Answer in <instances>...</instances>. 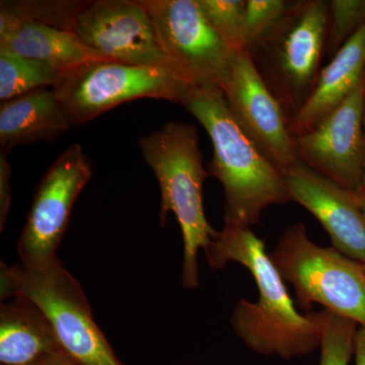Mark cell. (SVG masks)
Here are the masks:
<instances>
[{"mask_svg": "<svg viewBox=\"0 0 365 365\" xmlns=\"http://www.w3.org/2000/svg\"><path fill=\"white\" fill-rule=\"evenodd\" d=\"M205 254L213 269L237 262L253 276L258 300H240L230 318L232 330L249 349L283 359H297L318 349L322 311L307 314L297 312L265 245L251 227H223L211 240Z\"/></svg>", "mask_w": 365, "mask_h": 365, "instance_id": "obj_1", "label": "cell"}, {"mask_svg": "<svg viewBox=\"0 0 365 365\" xmlns=\"http://www.w3.org/2000/svg\"><path fill=\"white\" fill-rule=\"evenodd\" d=\"M180 105L210 137L208 172L223 188V227L252 228L265 209L292 202L280 170L242 128L220 88L191 86Z\"/></svg>", "mask_w": 365, "mask_h": 365, "instance_id": "obj_2", "label": "cell"}, {"mask_svg": "<svg viewBox=\"0 0 365 365\" xmlns=\"http://www.w3.org/2000/svg\"><path fill=\"white\" fill-rule=\"evenodd\" d=\"M145 162L162 194L160 223L174 213L182 237V284L199 287L198 253L205 251L217 230L209 225L203 205V185L210 174L203 165L195 125L169 122L139 140Z\"/></svg>", "mask_w": 365, "mask_h": 365, "instance_id": "obj_3", "label": "cell"}, {"mask_svg": "<svg viewBox=\"0 0 365 365\" xmlns=\"http://www.w3.org/2000/svg\"><path fill=\"white\" fill-rule=\"evenodd\" d=\"M329 21V1H290L282 19L247 50L289 127L316 88Z\"/></svg>", "mask_w": 365, "mask_h": 365, "instance_id": "obj_4", "label": "cell"}, {"mask_svg": "<svg viewBox=\"0 0 365 365\" xmlns=\"http://www.w3.org/2000/svg\"><path fill=\"white\" fill-rule=\"evenodd\" d=\"M1 299L25 297L51 324L62 351L78 365H125L98 328L83 287L57 259L29 268L0 265Z\"/></svg>", "mask_w": 365, "mask_h": 365, "instance_id": "obj_5", "label": "cell"}, {"mask_svg": "<svg viewBox=\"0 0 365 365\" xmlns=\"http://www.w3.org/2000/svg\"><path fill=\"white\" fill-rule=\"evenodd\" d=\"M270 257L283 280L294 287L302 309L319 304L365 327L364 265L334 247L314 244L304 222L283 232Z\"/></svg>", "mask_w": 365, "mask_h": 365, "instance_id": "obj_6", "label": "cell"}, {"mask_svg": "<svg viewBox=\"0 0 365 365\" xmlns=\"http://www.w3.org/2000/svg\"><path fill=\"white\" fill-rule=\"evenodd\" d=\"M191 86L177 72L165 67L103 59L62 72L52 88L74 126L139 98H158L180 105Z\"/></svg>", "mask_w": 365, "mask_h": 365, "instance_id": "obj_7", "label": "cell"}, {"mask_svg": "<svg viewBox=\"0 0 365 365\" xmlns=\"http://www.w3.org/2000/svg\"><path fill=\"white\" fill-rule=\"evenodd\" d=\"M160 49L190 86L220 88L232 51L206 20L197 0H141Z\"/></svg>", "mask_w": 365, "mask_h": 365, "instance_id": "obj_8", "label": "cell"}, {"mask_svg": "<svg viewBox=\"0 0 365 365\" xmlns=\"http://www.w3.org/2000/svg\"><path fill=\"white\" fill-rule=\"evenodd\" d=\"M93 176V165L81 144L69 146L41 180L18 242L21 265L40 268L57 260L72 208Z\"/></svg>", "mask_w": 365, "mask_h": 365, "instance_id": "obj_9", "label": "cell"}, {"mask_svg": "<svg viewBox=\"0 0 365 365\" xmlns=\"http://www.w3.org/2000/svg\"><path fill=\"white\" fill-rule=\"evenodd\" d=\"M69 30L106 59L174 71L141 0L83 1Z\"/></svg>", "mask_w": 365, "mask_h": 365, "instance_id": "obj_10", "label": "cell"}, {"mask_svg": "<svg viewBox=\"0 0 365 365\" xmlns=\"http://www.w3.org/2000/svg\"><path fill=\"white\" fill-rule=\"evenodd\" d=\"M365 76L342 104L311 130L294 136L300 163L359 194L365 177Z\"/></svg>", "mask_w": 365, "mask_h": 365, "instance_id": "obj_11", "label": "cell"}, {"mask_svg": "<svg viewBox=\"0 0 365 365\" xmlns=\"http://www.w3.org/2000/svg\"><path fill=\"white\" fill-rule=\"evenodd\" d=\"M220 88L242 128L280 172L299 162L287 115L247 50L235 53Z\"/></svg>", "mask_w": 365, "mask_h": 365, "instance_id": "obj_12", "label": "cell"}, {"mask_svg": "<svg viewBox=\"0 0 365 365\" xmlns=\"http://www.w3.org/2000/svg\"><path fill=\"white\" fill-rule=\"evenodd\" d=\"M281 175L292 201L319 220L334 248L365 266V220L356 194L299 160Z\"/></svg>", "mask_w": 365, "mask_h": 365, "instance_id": "obj_13", "label": "cell"}, {"mask_svg": "<svg viewBox=\"0 0 365 365\" xmlns=\"http://www.w3.org/2000/svg\"><path fill=\"white\" fill-rule=\"evenodd\" d=\"M0 50L37 60L59 72L106 59L71 31L30 20L0 4Z\"/></svg>", "mask_w": 365, "mask_h": 365, "instance_id": "obj_14", "label": "cell"}, {"mask_svg": "<svg viewBox=\"0 0 365 365\" xmlns=\"http://www.w3.org/2000/svg\"><path fill=\"white\" fill-rule=\"evenodd\" d=\"M365 76V25L353 35L319 72L316 88L292 123L297 136L311 130L342 104Z\"/></svg>", "mask_w": 365, "mask_h": 365, "instance_id": "obj_15", "label": "cell"}, {"mask_svg": "<svg viewBox=\"0 0 365 365\" xmlns=\"http://www.w3.org/2000/svg\"><path fill=\"white\" fill-rule=\"evenodd\" d=\"M73 126L51 88H42L0 104V146L9 153L19 145L49 143Z\"/></svg>", "mask_w": 365, "mask_h": 365, "instance_id": "obj_16", "label": "cell"}, {"mask_svg": "<svg viewBox=\"0 0 365 365\" xmlns=\"http://www.w3.org/2000/svg\"><path fill=\"white\" fill-rule=\"evenodd\" d=\"M51 324L30 299L11 297L0 307V364L33 365L61 351Z\"/></svg>", "mask_w": 365, "mask_h": 365, "instance_id": "obj_17", "label": "cell"}, {"mask_svg": "<svg viewBox=\"0 0 365 365\" xmlns=\"http://www.w3.org/2000/svg\"><path fill=\"white\" fill-rule=\"evenodd\" d=\"M61 72L42 62L0 50V101L54 86Z\"/></svg>", "mask_w": 365, "mask_h": 365, "instance_id": "obj_18", "label": "cell"}, {"mask_svg": "<svg viewBox=\"0 0 365 365\" xmlns=\"http://www.w3.org/2000/svg\"><path fill=\"white\" fill-rule=\"evenodd\" d=\"M206 20L232 51H246V4L244 0H197Z\"/></svg>", "mask_w": 365, "mask_h": 365, "instance_id": "obj_19", "label": "cell"}, {"mask_svg": "<svg viewBox=\"0 0 365 365\" xmlns=\"http://www.w3.org/2000/svg\"><path fill=\"white\" fill-rule=\"evenodd\" d=\"M322 319L319 365H349L354 355L357 324L325 309H322Z\"/></svg>", "mask_w": 365, "mask_h": 365, "instance_id": "obj_20", "label": "cell"}, {"mask_svg": "<svg viewBox=\"0 0 365 365\" xmlns=\"http://www.w3.org/2000/svg\"><path fill=\"white\" fill-rule=\"evenodd\" d=\"M325 53L334 56L365 25V0H331Z\"/></svg>", "mask_w": 365, "mask_h": 365, "instance_id": "obj_21", "label": "cell"}, {"mask_svg": "<svg viewBox=\"0 0 365 365\" xmlns=\"http://www.w3.org/2000/svg\"><path fill=\"white\" fill-rule=\"evenodd\" d=\"M289 2L284 0L247 1L246 38L248 48L267 34L282 19L287 13Z\"/></svg>", "mask_w": 365, "mask_h": 365, "instance_id": "obj_22", "label": "cell"}, {"mask_svg": "<svg viewBox=\"0 0 365 365\" xmlns=\"http://www.w3.org/2000/svg\"><path fill=\"white\" fill-rule=\"evenodd\" d=\"M11 168L7 160L6 153H0V232L6 227L7 215L11 202Z\"/></svg>", "mask_w": 365, "mask_h": 365, "instance_id": "obj_23", "label": "cell"}, {"mask_svg": "<svg viewBox=\"0 0 365 365\" xmlns=\"http://www.w3.org/2000/svg\"><path fill=\"white\" fill-rule=\"evenodd\" d=\"M33 365H78L71 359L67 356L66 353L63 351H57L51 353V354L47 355V356L43 357L39 361L36 362Z\"/></svg>", "mask_w": 365, "mask_h": 365, "instance_id": "obj_24", "label": "cell"}, {"mask_svg": "<svg viewBox=\"0 0 365 365\" xmlns=\"http://www.w3.org/2000/svg\"><path fill=\"white\" fill-rule=\"evenodd\" d=\"M355 365H365V327H360L354 347Z\"/></svg>", "mask_w": 365, "mask_h": 365, "instance_id": "obj_25", "label": "cell"}, {"mask_svg": "<svg viewBox=\"0 0 365 365\" xmlns=\"http://www.w3.org/2000/svg\"><path fill=\"white\" fill-rule=\"evenodd\" d=\"M357 200H359L360 209H361L362 215L364 216L365 220V190L364 191L360 192L359 194H356Z\"/></svg>", "mask_w": 365, "mask_h": 365, "instance_id": "obj_26", "label": "cell"}, {"mask_svg": "<svg viewBox=\"0 0 365 365\" xmlns=\"http://www.w3.org/2000/svg\"><path fill=\"white\" fill-rule=\"evenodd\" d=\"M364 190H365V177H364V190H362V191H364Z\"/></svg>", "mask_w": 365, "mask_h": 365, "instance_id": "obj_27", "label": "cell"}, {"mask_svg": "<svg viewBox=\"0 0 365 365\" xmlns=\"http://www.w3.org/2000/svg\"><path fill=\"white\" fill-rule=\"evenodd\" d=\"M364 127H365V119H364Z\"/></svg>", "mask_w": 365, "mask_h": 365, "instance_id": "obj_28", "label": "cell"}]
</instances>
